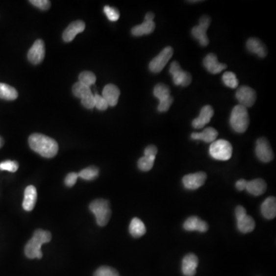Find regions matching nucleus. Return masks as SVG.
<instances>
[{
    "mask_svg": "<svg viewBox=\"0 0 276 276\" xmlns=\"http://www.w3.org/2000/svg\"><path fill=\"white\" fill-rule=\"evenodd\" d=\"M28 145L32 151L46 158H52L58 153V143L43 134H32L28 138Z\"/></svg>",
    "mask_w": 276,
    "mask_h": 276,
    "instance_id": "obj_1",
    "label": "nucleus"
},
{
    "mask_svg": "<svg viewBox=\"0 0 276 276\" xmlns=\"http://www.w3.org/2000/svg\"><path fill=\"white\" fill-rule=\"evenodd\" d=\"M51 232L43 229H37L33 236L27 243L25 247V254L28 259H42L43 252L41 247L44 243L51 241Z\"/></svg>",
    "mask_w": 276,
    "mask_h": 276,
    "instance_id": "obj_2",
    "label": "nucleus"
},
{
    "mask_svg": "<svg viewBox=\"0 0 276 276\" xmlns=\"http://www.w3.org/2000/svg\"><path fill=\"white\" fill-rule=\"evenodd\" d=\"M230 126L232 130L236 133H244L248 128L250 125V116L247 107L239 104L235 106L231 113Z\"/></svg>",
    "mask_w": 276,
    "mask_h": 276,
    "instance_id": "obj_3",
    "label": "nucleus"
},
{
    "mask_svg": "<svg viewBox=\"0 0 276 276\" xmlns=\"http://www.w3.org/2000/svg\"><path fill=\"white\" fill-rule=\"evenodd\" d=\"M89 209L95 215L98 225L100 226L107 225L111 216L109 201L104 199L95 200L90 204Z\"/></svg>",
    "mask_w": 276,
    "mask_h": 276,
    "instance_id": "obj_4",
    "label": "nucleus"
},
{
    "mask_svg": "<svg viewBox=\"0 0 276 276\" xmlns=\"http://www.w3.org/2000/svg\"><path fill=\"white\" fill-rule=\"evenodd\" d=\"M232 147L229 141L217 140L209 147V154L218 160H228L232 157Z\"/></svg>",
    "mask_w": 276,
    "mask_h": 276,
    "instance_id": "obj_5",
    "label": "nucleus"
},
{
    "mask_svg": "<svg viewBox=\"0 0 276 276\" xmlns=\"http://www.w3.org/2000/svg\"><path fill=\"white\" fill-rule=\"evenodd\" d=\"M235 215L237 221V228L240 232L249 233L255 229V220L247 215V210L243 206H236Z\"/></svg>",
    "mask_w": 276,
    "mask_h": 276,
    "instance_id": "obj_6",
    "label": "nucleus"
},
{
    "mask_svg": "<svg viewBox=\"0 0 276 276\" xmlns=\"http://www.w3.org/2000/svg\"><path fill=\"white\" fill-rule=\"evenodd\" d=\"M174 55V50L171 46H167L160 51L157 56L155 57L150 62L149 69L153 73H159L163 70L166 65L169 62L170 59Z\"/></svg>",
    "mask_w": 276,
    "mask_h": 276,
    "instance_id": "obj_7",
    "label": "nucleus"
},
{
    "mask_svg": "<svg viewBox=\"0 0 276 276\" xmlns=\"http://www.w3.org/2000/svg\"><path fill=\"white\" fill-rule=\"evenodd\" d=\"M210 23H211L210 17L205 15L200 19L199 25L192 28V35L202 46H207L209 44V39L206 35V31L210 25Z\"/></svg>",
    "mask_w": 276,
    "mask_h": 276,
    "instance_id": "obj_8",
    "label": "nucleus"
},
{
    "mask_svg": "<svg viewBox=\"0 0 276 276\" xmlns=\"http://www.w3.org/2000/svg\"><path fill=\"white\" fill-rule=\"evenodd\" d=\"M170 73L173 77L175 85L187 87L190 85L192 81L191 75L185 72L180 67L177 62H173L170 67Z\"/></svg>",
    "mask_w": 276,
    "mask_h": 276,
    "instance_id": "obj_9",
    "label": "nucleus"
},
{
    "mask_svg": "<svg viewBox=\"0 0 276 276\" xmlns=\"http://www.w3.org/2000/svg\"><path fill=\"white\" fill-rule=\"evenodd\" d=\"M255 154L258 159L263 163H269L274 158V153L270 144L265 137H261L257 140Z\"/></svg>",
    "mask_w": 276,
    "mask_h": 276,
    "instance_id": "obj_10",
    "label": "nucleus"
},
{
    "mask_svg": "<svg viewBox=\"0 0 276 276\" xmlns=\"http://www.w3.org/2000/svg\"><path fill=\"white\" fill-rule=\"evenodd\" d=\"M236 98L241 105L250 107L255 104L256 93L255 90L249 86H242L236 91Z\"/></svg>",
    "mask_w": 276,
    "mask_h": 276,
    "instance_id": "obj_11",
    "label": "nucleus"
},
{
    "mask_svg": "<svg viewBox=\"0 0 276 276\" xmlns=\"http://www.w3.org/2000/svg\"><path fill=\"white\" fill-rule=\"evenodd\" d=\"M45 55H46V49H45L44 42L42 39H38L28 50L27 57L31 63L33 65H39L43 62Z\"/></svg>",
    "mask_w": 276,
    "mask_h": 276,
    "instance_id": "obj_12",
    "label": "nucleus"
},
{
    "mask_svg": "<svg viewBox=\"0 0 276 276\" xmlns=\"http://www.w3.org/2000/svg\"><path fill=\"white\" fill-rule=\"evenodd\" d=\"M207 175L204 172L195 173L186 175L183 178V184L187 190H195L206 182Z\"/></svg>",
    "mask_w": 276,
    "mask_h": 276,
    "instance_id": "obj_13",
    "label": "nucleus"
},
{
    "mask_svg": "<svg viewBox=\"0 0 276 276\" xmlns=\"http://www.w3.org/2000/svg\"><path fill=\"white\" fill-rule=\"evenodd\" d=\"M85 28V23L81 20L73 22L65 28L62 35V39L65 43H70L74 40L77 34L82 32Z\"/></svg>",
    "mask_w": 276,
    "mask_h": 276,
    "instance_id": "obj_14",
    "label": "nucleus"
},
{
    "mask_svg": "<svg viewBox=\"0 0 276 276\" xmlns=\"http://www.w3.org/2000/svg\"><path fill=\"white\" fill-rule=\"evenodd\" d=\"M213 114H214V111L211 106H204L201 109L199 117L195 118L192 122L193 127L196 129L202 128L204 126H206L210 122V120L213 118Z\"/></svg>",
    "mask_w": 276,
    "mask_h": 276,
    "instance_id": "obj_15",
    "label": "nucleus"
},
{
    "mask_svg": "<svg viewBox=\"0 0 276 276\" xmlns=\"http://www.w3.org/2000/svg\"><path fill=\"white\" fill-rule=\"evenodd\" d=\"M199 260L195 254L190 253L185 255L182 262V272L185 276H194L197 273Z\"/></svg>",
    "mask_w": 276,
    "mask_h": 276,
    "instance_id": "obj_16",
    "label": "nucleus"
},
{
    "mask_svg": "<svg viewBox=\"0 0 276 276\" xmlns=\"http://www.w3.org/2000/svg\"><path fill=\"white\" fill-rule=\"evenodd\" d=\"M203 65L206 70L212 74H218L227 68L226 64L220 63L218 62L217 55L213 53H210L209 55H206V58L203 60Z\"/></svg>",
    "mask_w": 276,
    "mask_h": 276,
    "instance_id": "obj_17",
    "label": "nucleus"
},
{
    "mask_svg": "<svg viewBox=\"0 0 276 276\" xmlns=\"http://www.w3.org/2000/svg\"><path fill=\"white\" fill-rule=\"evenodd\" d=\"M183 229L186 231H197L200 232H206L209 229L206 222L203 221L197 217H190L183 224Z\"/></svg>",
    "mask_w": 276,
    "mask_h": 276,
    "instance_id": "obj_18",
    "label": "nucleus"
},
{
    "mask_svg": "<svg viewBox=\"0 0 276 276\" xmlns=\"http://www.w3.org/2000/svg\"><path fill=\"white\" fill-rule=\"evenodd\" d=\"M120 94L121 92H120L119 88L116 85L108 84L103 89L101 96L105 99L108 106L115 107L118 104Z\"/></svg>",
    "mask_w": 276,
    "mask_h": 276,
    "instance_id": "obj_19",
    "label": "nucleus"
},
{
    "mask_svg": "<svg viewBox=\"0 0 276 276\" xmlns=\"http://www.w3.org/2000/svg\"><path fill=\"white\" fill-rule=\"evenodd\" d=\"M37 201V190L34 186H28L24 193L23 207L26 211H32Z\"/></svg>",
    "mask_w": 276,
    "mask_h": 276,
    "instance_id": "obj_20",
    "label": "nucleus"
},
{
    "mask_svg": "<svg viewBox=\"0 0 276 276\" xmlns=\"http://www.w3.org/2000/svg\"><path fill=\"white\" fill-rule=\"evenodd\" d=\"M247 48L250 52L255 54L259 58H265L267 55L266 46L256 38H251V39H248Z\"/></svg>",
    "mask_w": 276,
    "mask_h": 276,
    "instance_id": "obj_21",
    "label": "nucleus"
},
{
    "mask_svg": "<svg viewBox=\"0 0 276 276\" xmlns=\"http://www.w3.org/2000/svg\"><path fill=\"white\" fill-rule=\"evenodd\" d=\"M261 213L262 216L267 220H273L276 216V197H268L266 201L262 202L261 206Z\"/></svg>",
    "mask_w": 276,
    "mask_h": 276,
    "instance_id": "obj_22",
    "label": "nucleus"
},
{
    "mask_svg": "<svg viewBox=\"0 0 276 276\" xmlns=\"http://www.w3.org/2000/svg\"><path fill=\"white\" fill-rule=\"evenodd\" d=\"M218 137V131L213 127H206L201 133H193L191 138L197 141H202L206 143H213Z\"/></svg>",
    "mask_w": 276,
    "mask_h": 276,
    "instance_id": "obj_23",
    "label": "nucleus"
},
{
    "mask_svg": "<svg viewBox=\"0 0 276 276\" xmlns=\"http://www.w3.org/2000/svg\"><path fill=\"white\" fill-rule=\"evenodd\" d=\"M267 184L262 179H252L251 181H247L246 190L248 193L253 196H260L266 192Z\"/></svg>",
    "mask_w": 276,
    "mask_h": 276,
    "instance_id": "obj_24",
    "label": "nucleus"
},
{
    "mask_svg": "<svg viewBox=\"0 0 276 276\" xmlns=\"http://www.w3.org/2000/svg\"><path fill=\"white\" fill-rule=\"evenodd\" d=\"M155 29V23L153 21H147L133 27L131 29L132 35L134 36H142V35H149L152 33Z\"/></svg>",
    "mask_w": 276,
    "mask_h": 276,
    "instance_id": "obj_25",
    "label": "nucleus"
},
{
    "mask_svg": "<svg viewBox=\"0 0 276 276\" xmlns=\"http://www.w3.org/2000/svg\"><path fill=\"white\" fill-rule=\"evenodd\" d=\"M129 232L134 238H140L144 236L147 232L145 224L139 218L133 219L129 226Z\"/></svg>",
    "mask_w": 276,
    "mask_h": 276,
    "instance_id": "obj_26",
    "label": "nucleus"
},
{
    "mask_svg": "<svg viewBox=\"0 0 276 276\" xmlns=\"http://www.w3.org/2000/svg\"><path fill=\"white\" fill-rule=\"evenodd\" d=\"M153 95L160 100V102L165 101L171 98V90L165 84L159 83L154 87Z\"/></svg>",
    "mask_w": 276,
    "mask_h": 276,
    "instance_id": "obj_27",
    "label": "nucleus"
},
{
    "mask_svg": "<svg viewBox=\"0 0 276 276\" xmlns=\"http://www.w3.org/2000/svg\"><path fill=\"white\" fill-rule=\"evenodd\" d=\"M18 92L16 88L4 83H0V99L6 100H16Z\"/></svg>",
    "mask_w": 276,
    "mask_h": 276,
    "instance_id": "obj_28",
    "label": "nucleus"
},
{
    "mask_svg": "<svg viewBox=\"0 0 276 276\" xmlns=\"http://www.w3.org/2000/svg\"><path fill=\"white\" fill-rule=\"evenodd\" d=\"M73 95L75 96V97L79 98V99H82L86 97L88 95L92 94V90L89 87L85 86V85H83L81 83L78 82L75 83L73 87Z\"/></svg>",
    "mask_w": 276,
    "mask_h": 276,
    "instance_id": "obj_29",
    "label": "nucleus"
},
{
    "mask_svg": "<svg viewBox=\"0 0 276 276\" xmlns=\"http://www.w3.org/2000/svg\"><path fill=\"white\" fill-rule=\"evenodd\" d=\"M78 176L81 179L85 180H93L95 178H97L99 175V170L96 167H89L88 168L80 171L79 174H77Z\"/></svg>",
    "mask_w": 276,
    "mask_h": 276,
    "instance_id": "obj_30",
    "label": "nucleus"
},
{
    "mask_svg": "<svg viewBox=\"0 0 276 276\" xmlns=\"http://www.w3.org/2000/svg\"><path fill=\"white\" fill-rule=\"evenodd\" d=\"M156 157H141L137 162V167L141 171H149L153 168Z\"/></svg>",
    "mask_w": 276,
    "mask_h": 276,
    "instance_id": "obj_31",
    "label": "nucleus"
},
{
    "mask_svg": "<svg viewBox=\"0 0 276 276\" xmlns=\"http://www.w3.org/2000/svg\"><path fill=\"white\" fill-rule=\"evenodd\" d=\"M78 79H79L80 83L90 88V87L93 85L96 82V76H95L94 73H91V72L85 71V72H82L79 75Z\"/></svg>",
    "mask_w": 276,
    "mask_h": 276,
    "instance_id": "obj_32",
    "label": "nucleus"
},
{
    "mask_svg": "<svg viewBox=\"0 0 276 276\" xmlns=\"http://www.w3.org/2000/svg\"><path fill=\"white\" fill-rule=\"evenodd\" d=\"M223 81L227 87L230 88H236L239 85V81L236 75L231 72H226L223 75Z\"/></svg>",
    "mask_w": 276,
    "mask_h": 276,
    "instance_id": "obj_33",
    "label": "nucleus"
},
{
    "mask_svg": "<svg viewBox=\"0 0 276 276\" xmlns=\"http://www.w3.org/2000/svg\"><path fill=\"white\" fill-rule=\"evenodd\" d=\"M95 276H120L116 269L109 266H101L95 273Z\"/></svg>",
    "mask_w": 276,
    "mask_h": 276,
    "instance_id": "obj_34",
    "label": "nucleus"
},
{
    "mask_svg": "<svg viewBox=\"0 0 276 276\" xmlns=\"http://www.w3.org/2000/svg\"><path fill=\"white\" fill-rule=\"evenodd\" d=\"M104 12L110 21L116 22L119 20L120 13L118 9H115V8L111 7L109 5H106L104 8Z\"/></svg>",
    "mask_w": 276,
    "mask_h": 276,
    "instance_id": "obj_35",
    "label": "nucleus"
},
{
    "mask_svg": "<svg viewBox=\"0 0 276 276\" xmlns=\"http://www.w3.org/2000/svg\"><path fill=\"white\" fill-rule=\"evenodd\" d=\"M19 168V164L16 161L13 160H6V161L0 163V170L1 171H6L9 172L14 173L17 171Z\"/></svg>",
    "mask_w": 276,
    "mask_h": 276,
    "instance_id": "obj_36",
    "label": "nucleus"
},
{
    "mask_svg": "<svg viewBox=\"0 0 276 276\" xmlns=\"http://www.w3.org/2000/svg\"><path fill=\"white\" fill-rule=\"evenodd\" d=\"M95 107L100 111H105L108 107V104L106 101L105 99L102 97L101 95L95 94Z\"/></svg>",
    "mask_w": 276,
    "mask_h": 276,
    "instance_id": "obj_37",
    "label": "nucleus"
},
{
    "mask_svg": "<svg viewBox=\"0 0 276 276\" xmlns=\"http://www.w3.org/2000/svg\"><path fill=\"white\" fill-rule=\"evenodd\" d=\"M29 2L41 10H48L51 6V2L49 0H30Z\"/></svg>",
    "mask_w": 276,
    "mask_h": 276,
    "instance_id": "obj_38",
    "label": "nucleus"
},
{
    "mask_svg": "<svg viewBox=\"0 0 276 276\" xmlns=\"http://www.w3.org/2000/svg\"><path fill=\"white\" fill-rule=\"evenodd\" d=\"M81 104L88 109L94 108L95 107V96L93 94H91L81 99Z\"/></svg>",
    "mask_w": 276,
    "mask_h": 276,
    "instance_id": "obj_39",
    "label": "nucleus"
},
{
    "mask_svg": "<svg viewBox=\"0 0 276 276\" xmlns=\"http://www.w3.org/2000/svg\"><path fill=\"white\" fill-rule=\"evenodd\" d=\"M78 175L76 173H70L66 176L65 179V184L69 187H72L74 186L77 181Z\"/></svg>",
    "mask_w": 276,
    "mask_h": 276,
    "instance_id": "obj_40",
    "label": "nucleus"
},
{
    "mask_svg": "<svg viewBox=\"0 0 276 276\" xmlns=\"http://www.w3.org/2000/svg\"><path fill=\"white\" fill-rule=\"evenodd\" d=\"M173 101H174V99L171 97V99L165 100V101L160 102L158 106H157V110H158L159 112H166V111H168L171 104H173Z\"/></svg>",
    "mask_w": 276,
    "mask_h": 276,
    "instance_id": "obj_41",
    "label": "nucleus"
},
{
    "mask_svg": "<svg viewBox=\"0 0 276 276\" xmlns=\"http://www.w3.org/2000/svg\"><path fill=\"white\" fill-rule=\"evenodd\" d=\"M157 154V148L154 145H149L145 150V156L156 157Z\"/></svg>",
    "mask_w": 276,
    "mask_h": 276,
    "instance_id": "obj_42",
    "label": "nucleus"
},
{
    "mask_svg": "<svg viewBox=\"0 0 276 276\" xmlns=\"http://www.w3.org/2000/svg\"><path fill=\"white\" fill-rule=\"evenodd\" d=\"M247 181L246 179H239L236 183V187L238 190L239 191H243V190H246V187H247Z\"/></svg>",
    "mask_w": 276,
    "mask_h": 276,
    "instance_id": "obj_43",
    "label": "nucleus"
},
{
    "mask_svg": "<svg viewBox=\"0 0 276 276\" xmlns=\"http://www.w3.org/2000/svg\"><path fill=\"white\" fill-rule=\"evenodd\" d=\"M154 19V14L153 13H148L145 16V20L147 21H153Z\"/></svg>",
    "mask_w": 276,
    "mask_h": 276,
    "instance_id": "obj_44",
    "label": "nucleus"
},
{
    "mask_svg": "<svg viewBox=\"0 0 276 276\" xmlns=\"http://www.w3.org/2000/svg\"><path fill=\"white\" fill-rule=\"evenodd\" d=\"M4 145V141L2 137H0V148H2Z\"/></svg>",
    "mask_w": 276,
    "mask_h": 276,
    "instance_id": "obj_45",
    "label": "nucleus"
}]
</instances>
